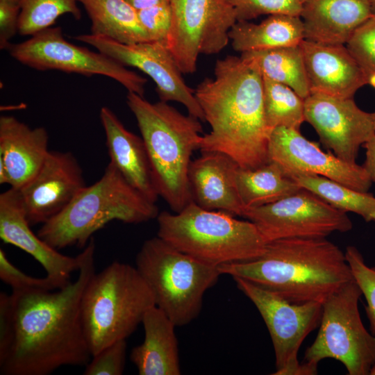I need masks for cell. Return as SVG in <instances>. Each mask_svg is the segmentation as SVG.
<instances>
[{
    "instance_id": "obj_1",
    "label": "cell",
    "mask_w": 375,
    "mask_h": 375,
    "mask_svg": "<svg viewBox=\"0 0 375 375\" xmlns=\"http://www.w3.org/2000/svg\"><path fill=\"white\" fill-rule=\"evenodd\" d=\"M93 237L79 253L77 278L57 291H12L14 335L1 375H48L66 365L85 366L92 354L81 314L84 289L94 272Z\"/></svg>"
},
{
    "instance_id": "obj_28",
    "label": "cell",
    "mask_w": 375,
    "mask_h": 375,
    "mask_svg": "<svg viewBox=\"0 0 375 375\" xmlns=\"http://www.w3.org/2000/svg\"><path fill=\"white\" fill-rule=\"evenodd\" d=\"M240 56L255 65L262 78L289 86L304 99L310 94L300 44L244 52Z\"/></svg>"
},
{
    "instance_id": "obj_33",
    "label": "cell",
    "mask_w": 375,
    "mask_h": 375,
    "mask_svg": "<svg viewBox=\"0 0 375 375\" xmlns=\"http://www.w3.org/2000/svg\"><path fill=\"white\" fill-rule=\"evenodd\" d=\"M352 276L367 302L365 312L370 330L375 334V267L368 266L358 249L348 246L344 253Z\"/></svg>"
},
{
    "instance_id": "obj_41",
    "label": "cell",
    "mask_w": 375,
    "mask_h": 375,
    "mask_svg": "<svg viewBox=\"0 0 375 375\" xmlns=\"http://www.w3.org/2000/svg\"><path fill=\"white\" fill-rule=\"evenodd\" d=\"M137 11L149 8L168 0H126Z\"/></svg>"
},
{
    "instance_id": "obj_38",
    "label": "cell",
    "mask_w": 375,
    "mask_h": 375,
    "mask_svg": "<svg viewBox=\"0 0 375 375\" xmlns=\"http://www.w3.org/2000/svg\"><path fill=\"white\" fill-rule=\"evenodd\" d=\"M20 12L17 1L0 0V48L7 49L10 39L18 32Z\"/></svg>"
},
{
    "instance_id": "obj_15",
    "label": "cell",
    "mask_w": 375,
    "mask_h": 375,
    "mask_svg": "<svg viewBox=\"0 0 375 375\" xmlns=\"http://www.w3.org/2000/svg\"><path fill=\"white\" fill-rule=\"evenodd\" d=\"M304 117L324 146L350 163H356L360 147L375 135L372 113L353 98L310 93L304 99Z\"/></svg>"
},
{
    "instance_id": "obj_23",
    "label": "cell",
    "mask_w": 375,
    "mask_h": 375,
    "mask_svg": "<svg viewBox=\"0 0 375 375\" xmlns=\"http://www.w3.org/2000/svg\"><path fill=\"white\" fill-rule=\"evenodd\" d=\"M100 119L106 134L110 162L131 186L156 203L159 195L142 137L128 131L108 107L101 108Z\"/></svg>"
},
{
    "instance_id": "obj_6",
    "label": "cell",
    "mask_w": 375,
    "mask_h": 375,
    "mask_svg": "<svg viewBox=\"0 0 375 375\" xmlns=\"http://www.w3.org/2000/svg\"><path fill=\"white\" fill-rule=\"evenodd\" d=\"M191 202L174 214L157 217V236L178 250L208 265L251 260L265 252L267 242L251 221Z\"/></svg>"
},
{
    "instance_id": "obj_43",
    "label": "cell",
    "mask_w": 375,
    "mask_h": 375,
    "mask_svg": "<svg viewBox=\"0 0 375 375\" xmlns=\"http://www.w3.org/2000/svg\"><path fill=\"white\" fill-rule=\"evenodd\" d=\"M369 1L370 3H371L373 12L374 13L375 12V0H369Z\"/></svg>"
},
{
    "instance_id": "obj_20",
    "label": "cell",
    "mask_w": 375,
    "mask_h": 375,
    "mask_svg": "<svg viewBox=\"0 0 375 375\" xmlns=\"http://www.w3.org/2000/svg\"><path fill=\"white\" fill-rule=\"evenodd\" d=\"M238 165L219 152H201L192 160L188 179L193 202L210 210H222L242 217L245 208L236 183Z\"/></svg>"
},
{
    "instance_id": "obj_18",
    "label": "cell",
    "mask_w": 375,
    "mask_h": 375,
    "mask_svg": "<svg viewBox=\"0 0 375 375\" xmlns=\"http://www.w3.org/2000/svg\"><path fill=\"white\" fill-rule=\"evenodd\" d=\"M17 190L10 188L0 194V238L31 255L46 272L57 289L70 282L72 274L78 271L80 254H62L41 239L31 228Z\"/></svg>"
},
{
    "instance_id": "obj_3",
    "label": "cell",
    "mask_w": 375,
    "mask_h": 375,
    "mask_svg": "<svg viewBox=\"0 0 375 375\" xmlns=\"http://www.w3.org/2000/svg\"><path fill=\"white\" fill-rule=\"evenodd\" d=\"M222 274L245 279L294 303L323 302L353 280L345 254L324 238L268 242L260 257L219 267Z\"/></svg>"
},
{
    "instance_id": "obj_31",
    "label": "cell",
    "mask_w": 375,
    "mask_h": 375,
    "mask_svg": "<svg viewBox=\"0 0 375 375\" xmlns=\"http://www.w3.org/2000/svg\"><path fill=\"white\" fill-rule=\"evenodd\" d=\"M77 2V0H19L18 33L31 36L51 27L65 14H71L76 19H80L81 12Z\"/></svg>"
},
{
    "instance_id": "obj_42",
    "label": "cell",
    "mask_w": 375,
    "mask_h": 375,
    "mask_svg": "<svg viewBox=\"0 0 375 375\" xmlns=\"http://www.w3.org/2000/svg\"><path fill=\"white\" fill-rule=\"evenodd\" d=\"M369 374L370 375H375V363L372 367V368H371V369L369 371Z\"/></svg>"
},
{
    "instance_id": "obj_46",
    "label": "cell",
    "mask_w": 375,
    "mask_h": 375,
    "mask_svg": "<svg viewBox=\"0 0 375 375\" xmlns=\"http://www.w3.org/2000/svg\"><path fill=\"white\" fill-rule=\"evenodd\" d=\"M12 1H19V0H12Z\"/></svg>"
},
{
    "instance_id": "obj_26",
    "label": "cell",
    "mask_w": 375,
    "mask_h": 375,
    "mask_svg": "<svg viewBox=\"0 0 375 375\" xmlns=\"http://www.w3.org/2000/svg\"><path fill=\"white\" fill-rule=\"evenodd\" d=\"M91 20V33L124 44L151 41L138 11L126 0H77Z\"/></svg>"
},
{
    "instance_id": "obj_19",
    "label": "cell",
    "mask_w": 375,
    "mask_h": 375,
    "mask_svg": "<svg viewBox=\"0 0 375 375\" xmlns=\"http://www.w3.org/2000/svg\"><path fill=\"white\" fill-rule=\"evenodd\" d=\"M300 45L310 93L353 98L367 85L362 69L345 44L303 40Z\"/></svg>"
},
{
    "instance_id": "obj_25",
    "label": "cell",
    "mask_w": 375,
    "mask_h": 375,
    "mask_svg": "<svg viewBox=\"0 0 375 375\" xmlns=\"http://www.w3.org/2000/svg\"><path fill=\"white\" fill-rule=\"evenodd\" d=\"M233 49L244 53L299 45L305 40L299 16L273 15L259 24L238 21L228 33Z\"/></svg>"
},
{
    "instance_id": "obj_44",
    "label": "cell",
    "mask_w": 375,
    "mask_h": 375,
    "mask_svg": "<svg viewBox=\"0 0 375 375\" xmlns=\"http://www.w3.org/2000/svg\"><path fill=\"white\" fill-rule=\"evenodd\" d=\"M372 117H373V120H374V128H375V112H372Z\"/></svg>"
},
{
    "instance_id": "obj_40",
    "label": "cell",
    "mask_w": 375,
    "mask_h": 375,
    "mask_svg": "<svg viewBox=\"0 0 375 375\" xmlns=\"http://www.w3.org/2000/svg\"><path fill=\"white\" fill-rule=\"evenodd\" d=\"M365 148V160L363 167L372 183H375V135L363 144Z\"/></svg>"
},
{
    "instance_id": "obj_12",
    "label": "cell",
    "mask_w": 375,
    "mask_h": 375,
    "mask_svg": "<svg viewBox=\"0 0 375 375\" xmlns=\"http://www.w3.org/2000/svg\"><path fill=\"white\" fill-rule=\"evenodd\" d=\"M172 24L167 47L183 74L197 70L201 54L213 55L228 44L236 23L228 0H168Z\"/></svg>"
},
{
    "instance_id": "obj_10",
    "label": "cell",
    "mask_w": 375,
    "mask_h": 375,
    "mask_svg": "<svg viewBox=\"0 0 375 375\" xmlns=\"http://www.w3.org/2000/svg\"><path fill=\"white\" fill-rule=\"evenodd\" d=\"M238 288L255 305L269 331L275 353L273 375H314L317 367L298 359L306 338L319 326L322 303H291L280 295L241 278Z\"/></svg>"
},
{
    "instance_id": "obj_9",
    "label": "cell",
    "mask_w": 375,
    "mask_h": 375,
    "mask_svg": "<svg viewBox=\"0 0 375 375\" xmlns=\"http://www.w3.org/2000/svg\"><path fill=\"white\" fill-rule=\"evenodd\" d=\"M362 292L352 280L322 303L317 335L302 362L317 367L325 358L340 362L349 375H368L375 363V335L365 327L358 310Z\"/></svg>"
},
{
    "instance_id": "obj_5",
    "label": "cell",
    "mask_w": 375,
    "mask_h": 375,
    "mask_svg": "<svg viewBox=\"0 0 375 375\" xmlns=\"http://www.w3.org/2000/svg\"><path fill=\"white\" fill-rule=\"evenodd\" d=\"M155 202L131 186L109 162L101 177L85 186L59 214L42 224L38 235L52 247H85L93 234L115 220L139 224L157 218Z\"/></svg>"
},
{
    "instance_id": "obj_16",
    "label": "cell",
    "mask_w": 375,
    "mask_h": 375,
    "mask_svg": "<svg viewBox=\"0 0 375 375\" xmlns=\"http://www.w3.org/2000/svg\"><path fill=\"white\" fill-rule=\"evenodd\" d=\"M269 161L280 165L290 176L317 175L367 192L372 181L363 167L346 162L334 153L323 151L319 144L306 138L300 130L277 127L269 136Z\"/></svg>"
},
{
    "instance_id": "obj_13",
    "label": "cell",
    "mask_w": 375,
    "mask_h": 375,
    "mask_svg": "<svg viewBox=\"0 0 375 375\" xmlns=\"http://www.w3.org/2000/svg\"><path fill=\"white\" fill-rule=\"evenodd\" d=\"M242 217L256 226L267 243L324 238L334 232H348L353 226L347 212L303 188L276 202L246 209Z\"/></svg>"
},
{
    "instance_id": "obj_21",
    "label": "cell",
    "mask_w": 375,
    "mask_h": 375,
    "mask_svg": "<svg viewBox=\"0 0 375 375\" xmlns=\"http://www.w3.org/2000/svg\"><path fill=\"white\" fill-rule=\"evenodd\" d=\"M49 151L44 127L32 128L13 116L0 117V162L10 188L18 190L31 179Z\"/></svg>"
},
{
    "instance_id": "obj_34",
    "label": "cell",
    "mask_w": 375,
    "mask_h": 375,
    "mask_svg": "<svg viewBox=\"0 0 375 375\" xmlns=\"http://www.w3.org/2000/svg\"><path fill=\"white\" fill-rule=\"evenodd\" d=\"M233 6L237 22L249 21L264 15L299 16L303 3L300 0H228Z\"/></svg>"
},
{
    "instance_id": "obj_45",
    "label": "cell",
    "mask_w": 375,
    "mask_h": 375,
    "mask_svg": "<svg viewBox=\"0 0 375 375\" xmlns=\"http://www.w3.org/2000/svg\"><path fill=\"white\" fill-rule=\"evenodd\" d=\"M303 3L306 1V0H300Z\"/></svg>"
},
{
    "instance_id": "obj_4",
    "label": "cell",
    "mask_w": 375,
    "mask_h": 375,
    "mask_svg": "<svg viewBox=\"0 0 375 375\" xmlns=\"http://www.w3.org/2000/svg\"><path fill=\"white\" fill-rule=\"evenodd\" d=\"M126 103L144 141L158 194L178 212L193 201L188 172L193 152L200 149L201 120L134 92H128Z\"/></svg>"
},
{
    "instance_id": "obj_27",
    "label": "cell",
    "mask_w": 375,
    "mask_h": 375,
    "mask_svg": "<svg viewBox=\"0 0 375 375\" xmlns=\"http://www.w3.org/2000/svg\"><path fill=\"white\" fill-rule=\"evenodd\" d=\"M235 183L245 210L276 202L302 189L280 165L272 161L254 169L238 166Z\"/></svg>"
},
{
    "instance_id": "obj_11",
    "label": "cell",
    "mask_w": 375,
    "mask_h": 375,
    "mask_svg": "<svg viewBox=\"0 0 375 375\" xmlns=\"http://www.w3.org/2000/svg\"><path fill=\"white\" fill-rule=\"evenodd\" d=\"M7 49L14 59L36 70L105 76L119 83L128 92L144 97L147 78L99 51L69 42L60 27L42 30L22 42L10 44Z\"/></svg>"
},
{
    "instance_id": "obj_29",
    "label": "cell",
    "mask_w": 375,
    "mask_h": 375,
    "mask_svg": "<svg viewBox=\"0 0 375 375\" xmlns=\"http://www.w3.org/2000/svg\"><path fill=\"white\" fill-rule=\"evenodd\" d=\"M300 186L345 212H353L367 222H375V197L326 177L298 174L291 176Z\"/></svg>"
},
{
    "instance_id": "obj_22",
    "label": "cell",
    "mask_w": 375,
    "mask_h": 375,
    "mask_svg": "<svg viewBox=\"0 0 375 375\" xmlns=\"http://www.w3.org/2000/svg\"><path fill=\"white\" fill-rule=\"evenodd\" d=\"M373 14L369 0H306L300 17L305 40L346 45Z\"/></svg>"
},
{
    "instance_id": "obj_2",
    "label": "cell",
    "mask_w": 375,
    "mask_h": 375,
    "mask_svg": "<svg viewBox=\"0 0 375 375\" xmlns=\"http://www.w3.org/2000/svg\"><path fill=\"white\" fill-rule=\"evenodd\" d=\"M214 74L194 89L211 128L202 135L199 150L224 153L244 169L267 163L272 131L265 117L261 74L241 56H227L216 61Z\"/></svg>"
},
{
    "instance_id": "obj_36",
    "label": "cell",
    "mask_w": 375,
    "mask_h": 375,
    "mask_svg": "<svg viewBox=\"0 0 375 375\" xmlns=\"http://www.w3.org/2000/svg\"><path fill=\"white\" fill-rule=\"evenodd\" d=\"M0 278L11 287L12 291L58 290L54 283L47 276L33 277L21 271L11 263L2 249H0Z\"/></svg>"
},
{
    "instance_id": "obj_30",
    "label": "cell",
    "mask_w": 375,
    "mask_h": 375,
    "mask_svg": "<svg viewBox=\"0 0 375 375\" xmlns=\"http://www.w3.org/2000/svg\"><path fill=\"white\" fill-rule=\"evenodd\" d=\"M263 102L267 126L300 130L304 117V99L284 84L263 78Z\"/></svg>"
},
{
    "instance_id": "obj_32",
    "label": "cell",
    "mask_w": 375,
    "mask_h": 375,
    "mask_svg": "<svg viewBox=\"0 0 375 375\" xmlns=\"http://www.w3.org/2000/svg\"><path fill=\"white\" fill-rule=\"evenodd\" d=\"M346 46L362 69L367 84L375 89V12L355 31Z\"/></svg>"
},
{
    "instance_id": "obj_14",
    "label": "cell",
    "mask_w": 375,
    "mask_h": 375,
    "mask_svg": "<svg viewBox=\"0 0 375 375\" xmlns=\"http://www.w3.org/2000/svg\"><path fill=\"white\" fill-rule=\"evenodd\" d=\"M74 39L94 47L126 67L141 70L156 83L160 101L178 102L188 114L205 121L194 90L185 83L183 73L165 44L156 41L124 44L92 33L78 35Z\"/></svg>"
},
{
    "instance_id": "obj_7",
    "label": "cell",
    "mask_w": 375,
    "mask_h": 375,
    "mask_svg": "<svg viewBox=\"0 0 375 375\" xmlns=\"http://www.w3.org/2000/svg\"><path fill=\"white\" fill-rule=\"evenodd\" d=\"M154 306L153 295L135 267L115 261L94 272L81 302L92 356L115 342L126 340Z\"/></svg>"
},
{
    "instance_id": "obj_24",
    "label": "cell",
    "mask_w": 375,
    "mask_h": 375,
    "mask_svg": "<svg viewBox=\"0 0 375 375\" xmlns=\"http://www.w3.org/2000/svg\"><path fill=\"white\" fill-rule=\"evenodd\" d=\"M144 339L135 347L130 359L140 375H178L181 369L174 322L157 306L144 314Z\"/></svg>"
},
{
    "instance_id": "obj_35",
    "label": "cell",
    "mask_w": 375,
    "mask_h": 375,
    "mask_svg": "<svg viewBox=\"0 0 375 375\" xmlns=\"http://www.w3.org/2000/svg\"><path fill=\"white\" fill-rule=\"evenodd\" d=\"M126 340H121L106 347L92 356L85 366L84 375H121L125 365Z\"/></svg>"
},
{
    "instance_id": "obj_17",
    "label": "cell",
    "mask_w": 375,
    "mask_h": 375,
    "mask_svg": "<svg viewBox=\"0 0 375 375\" xmlns=\"http://www.w3.org/2000/svg\"><path fill=\"white\" fill-rule=\"evenodd\" d=\"M86 186L83 169L69 151H50L35 175L17 190L29 224H44Z\"/></svg>"
},
{
    "instance_id": "obj_8",
    "label": "cell",
    "mask_w": 375,
    "mask_h": 375,
    "mask_svg": "<svg viewBox=\"0 0 375 375\" xmlns=\"http://www.w3.org/2000/svg\"><path fill=\"white\" fill-rule=\"evenodd\" d=\"M135 267L149 287L155 306L176 326L198 316L205 292L222 274L219 267L178 250L158 236L142 244Z\"/></svg>"
},
{
    "instance_id": "obj_39",
    "label": "cell",
    "mask_w": 375,
    "mask_h": 375,
    "mask_svg": "<svg viewBox=\"0 0 375 375\" xmlns=\"http://www.w3.org/2000/svg\"><path fill=\"white\" fill-rule=\"evenodd\" d=\"M14 335V315L11 294L0 293V361L8 353Z\"/></svg>"
},
{
    "instance_id": "obj_37",
    "label": "cell",
    "mask_w": 375,
    "mask_h": 375,
    "mask_svg": "<svg viewBox=\"0 0 375 375\" xmlns=\"http://www.w3.org/2000/svg\"><path fill=\"white\" fill-rule=\"evenodd\" d=\"M138 15L151 40L167 46L172 24V10L169 1L139 10Z\"/></svg>"
}]
</instances>
